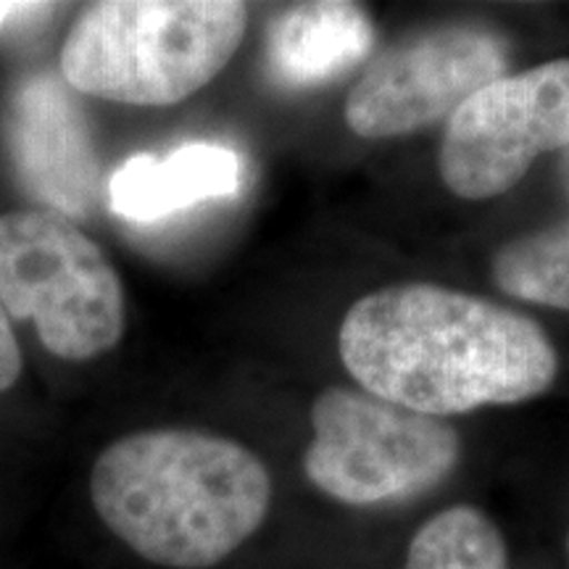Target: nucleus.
Returning <instances> with one entry per match:
<instances>
[{"label":"nucleus","instance_id":"16","mask_svg":"<svg viewBox=\"0 0 569 569\" xmlns=\"http://www.w3.org/2000/svg\"><path fill=\"white\" fill-rule=\"evenodd\" d=\"M567 551H569V540H567Z\"/></svg>","mask_w":569,"mask_h":569},{"label":"nucleus","instance_id":"6","mask_svg":"<svg viewBox=\"0 0 569 569\" xmlns=\"http://www.w3.org/2000/svg\"><path fill=\"white\" fill-rule=\"evenodd\" d=\"M569 142V59L503 74L448 119L440 177L467 201L496 198L528 174L540 153Z\"/></svg>","mask_w":569,"mask_h":569},{"label":"nucleus","instance_id":"1","mask_svg":"<svg viewBox=\"0 0 569 569\" xmlns=\"http://www.w3.org/2000/svg\"><path fill=\"white\" fill-rule=\"evenodd\" d=\"M340 359L361 390L427 417L546 393L559 359L530 317L440 284H393L356 301Z\"/></svg>","mask_w":569,"mask_h":569},{"label":"nucleus","instance_id":"14","mask_svg":"<svg viewBox=\"0 0 569 569\" xmlns=\"http://www.w3.org/2000/svg\"><path fill=\"white\" fill-rule=\"evenodd\" d=\"M34 9H40V6L38 3H0V27H3L11 17H19V13L34 11Z\"/></svg>","mask_w":569,"mask_h":569},{"label":"nucleus","instance_id":"13","mask_svg":"<svg viewBox=\"0 0 569 569\" xmlns=\"http://www.w3.org/2000/svg\"><path fill=\"white\" fill-rule=\"evenodd\" d=\"M21 375V351L19 340L13 336L11 319L0 303V393L17 386Z\"/></svg>","mask_w":569,"mask_h":569},{"label":"nucleus","instance_id":"8","mask_svg":"<svg viewBox=\"0 0 569 569\" xmlns=\"http://www.w3.org/2000/svg\"><path fill=\"white\" fill-rule=\"evenodd\" d=\"M6 146L19 182L46 211L84 219L101 201V163L77 92L61 74L38 71L11 92Z\"/></svg>","mask_w":569,"mask_h":569},{"label":"nucleus","instance_id":"10","mask_svg":"<svg viewBox=\"0 0 569 569\" xmlns=\"http://www.w3.org/2000/svg\"><path fill=\"white\" fill-rule=\"evenodd\" d=\"M375 27L348 0L298 3L277 13L267 30V63L282 88H317L367 59Z\"/></svg>","mask_w":569,"mask_h":569},{"label":"nucleus","instance_id":"7","mask_svg":"<svg viewBox=\"0 0 569 569\" xmlns=\"http://www.w3.org/2000/svg\"><path fill=\"white\" fill-rule=\"evenodd\" d=\"M509 42L482 24L419 32L382 53L346 101L348 130L401 138L451 119L480 88L507 74Z\"/></svg>","mask_w":569,"mask_h":569},{"label":"nucleus","instance_id":"5","mask_svg":"<svg viewBox=\"0 0 569 569\" xmlns=\"http://www.w3.org/2000/svg\"><path fill=\"white\" fill-rule=\"evenodd\" d=\"M311 427L306 478L319 493L356 509L390 507L430 493L451 478L461 459V440L451 425L367 390L319 393Z\"/></svg>","mask_w":569,"mask_h":569},{"label":"nucleus","instance_id":"4","mask_svg":"<svg viewBox=\"0 0 569 569\" xmlns=\"http://www.w3.org/2000/svg\"><path fill=\"white\" fill-rule=\"evenodd\" d=\"M0 303L67 361L96 359L124 332L117 269L71 219L46 209L0 213Z\"/></svg>","mask_w":569,"mask_h":569},{"label":"nucleus","instance_id":"12","mask_svg":"<svg viewBox=\"0 0 569 569\" xmlns=\"http://www.w3.org/2000/svg\"><path fill=\"white\" fill-rule=\"evenodd\" d=\"M503 293L569 311V219L507 243L493 256Z\"/></svg>","mask_w":569,"mask_h":569},{"label":"nucleus","instance_id":"9","mask_svg":"<svg viewBox=\"0 0 569 569\" xmlns=\"http://www.w3.org/2000/svg\"><path fill=\"white\" fill-rule=\"evenodd\" d=\"M243 182V159L219 142H188L169 156L138 153L106 184L117 217L159 222L190 206L230 198Z\"/></svg>","mask_w":569,"mask_h":569},{"label":"nucleus","instance_id":"3","mask_svg":"<svg viewBox=\"0 0 569 569\" xmlns=\"http://www.w3.org/2000/svg\"><path fill=\"white\" fill-rule=\"evenodd\" d=\"M248 27L234 0H103L77 17L61 48L74 92L130 106H172L222 71Z\"/></svg>","mask_w":569,"mask_h":569},{"label":"nucleus","instance_id":"15","mask_svg":"<svg viewBox=\"0 0 569 569\" xmlns=\"http://www.w3.org/2000/svg\"><path fill=\"white\" fill-rule=\"evenodd\" d=\"M559 180L569 196V142L559 151Z\"/></svg>","mask_w":569,"mask_h":569},{"label":"nucleus","instance_id":"11","mask_svg":"<svg viewBox=\"0 0 569 569\" xmlns=\"http://www.w3.org/2000/svg\"><path fill=\"white\" fill-rule=\"evenodd\" d=\"M403 569H509V549L486 511L457 503L422 522Z\"/></svg>","mask_w":569,"mask_h":569},{"label":"nucleus","instance_id":"2","mask_svg":"<svg viewBox=\"0 0 569 569\" xmlns=\"http://www.w3.org/2000/svg\"><path fill=\"white\" fill-rule=\"evenodd\" d=\"M90 503L134 557L211 569L246 546L272 507V475L251 448L203 430H142L90 469Z\"/></svg>","mask_w":569,"mask_h":569}]
</instances>
